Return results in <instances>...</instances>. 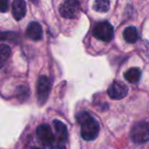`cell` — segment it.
I'll return each mask as SVG.
<instances>
[{
	"label": "cell",
	"mask_w": 149,
	"mask_h": 149,
	"mask_svg": "<svg viewBox=\"0 0 149 149\" xmlns=\"http://www.w3.org/2000/svg\"><path fill=\"white\" fill-rule=\"evenodd\" d=\"M78 120L81 125V135L84 140L92 141L99 134V124L88 112H81L78 116Z\"/></svg>",
	"instance_id": "obj_1"
},
{
	"label": "cell",
	"mask_w": 149,
	"mask_h": 149,
	"mask_svg": "<svg viewBox=\"0 0 149 149\" xmlns=\"http://www.w3.org/2000/svg\"><path fill=\"white\" fill-rule=\"evenodd\" d=\"M131 139L134 143L143 144L149 140V123L139 122L133 126L131 130Z\"/></svg>",
	"instance_id": "obj_2"
},
{
	"label": "cell",
	"mask_w": 149,
	"mask_h": 149,
	"mask_svg": "<svg viewBox=\"0 0 149 149\" xmlns=\"http://www.w3.org/2000/svg\"><path fill=\"white\" fill-rule=\"evenodd\" d=\"M93 35L95 38L101 40V41L109 42L113 38V28L107 22H102L94 27Z\"/></svg>",
	"instance_id": "obj_3"
},
{
	"label": "cell",
	"mask_w": 149,
	"mask_h": 149,
	"mask_svg": "<svg viewBox=\"0 0 149 149\" xmlns=\"http://www.w3.org/2000/svg\"><path fill=\"white\" fill-rule=\"evenodd\" d=\"M51 89V81L49 78L46 76H42L39 78L37 82V97H38V103L40 105H43L47 100L48 96Z\"/></svg>",
	"instance_id": "obj_4"
},
{
	"label": "cell",
	"mask_w": 149,
	"mask_h": 149,
	"mask_svg": "<svg viewBox=\"0 0 149 149\" xmlns=\"http://www.w3.org/2000/svg\"><path fill=\"white\" fill-rule=\"evenodd\" d=\"M80 11V3L78 0H65L59 7V13L62 17L72 19L76 17Z\"/></svg>",
	"instance_id": "obj_5"
},
{
	"label": "cell",
	"mask_w": 149,
	"mask_h": 149,
	"mask_svg": "<svg viewBox=\"0 0 149 149\" xmlns=\"http://www.w3.org/2000/svg\"><path fill=\"white\" fill-rule=\"evenodd\" d=\"M107 94L111 99H116V100L123 99L128 94V88L123 83L116 81L108 87Z\"/></svg>",
	"instance_id": "obj_6"
},
{
	"label": "cell",
	"mask_w": 149,
	"mask_h": 149,
	"mask_svg": "<svg viewBox=\"0 0 149 149\" xmlns=\"http://www.w3.org/2000/svg\"><path fill=\"white\" fill-rule=\"evenodd\" d=\"M37 136L44 145L50 146L54 143V135L48 125H41L37 128Z\"/></svg>",
	"instance_id": "obj_7"
},
{
	"label": "cell",
	"mask_w": 149,
	"mask_h": 149,
	"mask_svg": "<svg viewBox=\"0 0 149 149\" xmlns=\"http://www.w3.org/2000/svg\"><path fill=\"white\" fill-rule=\"evenodd\" d=\"M27 36L32 41H39L43 37V31L40 24L36 22H32L27 28Z\"/></svg>",
	"instance_id": "obj_8"
},
{
	"label": "cell",
	"mask_w": 149,
	"mask_h": 149,
	"mask_svg": "<svg viewBox=\"0 0 149 149\" xmlns=\"http://www.w3.org/2000/svg\"><path fill=\"white\" fill-rule=\"evenodd\" d=\"M27 4L25 0H13V15L17 21H21L26 15Z\"/></svg>",
	"instance_id": "obj_9"
},
{
	"label": "cell",
	"mask_w": 149,
	"mask_h": 149,
	"mask_svg": "<svg viewBox=\"0 0 149 149\" xmlns=\"http://www.w3.org/2000/svg\"><path fill=\"white\" fill-rule=\"evenodd\" d=\"M53 126L55 129V134H56V138H57L58 142L64 143L68 140V129L66 126L60 120H53Z\"/></svg>",
	"instance_id": "obj_10"
},
{
	"label": "cell",
	"mask_w": 149,
	"mask_h": 149,
	"mask_svg": "<svg viewBox=\"0 0 149 149\" xmlns=\"http://www.w3.org/2000/svg\"><path fill=\"white\" fill-rule=\"evenodd\" d=\"M123 37H124V39L126 40L128 43H135V42H137V40H138L139 34L135 27H128L124 30Z\"/></svg>",
	"instance_id": "obj_11"
},
{
	"label": "cell",
	"mask_w": 149,
	"mask_h": 149,
	"mask_svg": "<svg viewBox=\"0 0 149 149\" xmlns=\"http://www.w3.org/2000/svg\"><path fill=\"white\" fill-rule=\"evenodd\" d=\"M141 70L138 68H132L125 72V79L130 83H136L140 80Z\"/></svg>",
	"instance_id": "obj_12"
},
{
	"label": "cell",
	"mask_w": 149,
	"mask_h": 149,
	"mask_svg": "<svg viewBox=\"0 0 149 149\" xmlns=\"http://www.w3.org/2000/svg\"><path fill=\"white\" fill-rule=\"evenodd\" d=\"M10 47L8 45H5V44H0V68L6 63L7 60L10 58Z\"/></svg>",
	"instance_id": "obj_13"
},
{
	"label": "cell",
	"mask_w": 149,
	"mask_h": 149,
	"mask_svg": "<svg viewBox=\"0 0 149 149\" xmlns=\"http://www.w3.org/2000/svg\"><path fill=\"white\" fill-rule=\"evenodd\" d=\"M110 7V0H95L93 5L94 10L98 13H106Z\"/></svg>",
	"instance_id": "obj_14"
},
{
	"label": "cell",
	"mask_w": 149,
	"mask_h": 149,
	"mask_svg": "<svg viewBox=\"0 0 149 149\" xmlns=\"http://www.w3.org/2000/svg\"><path fill=\"white\" fill-rule=\"evenodd\" d=\"M9 0H0V13H6L8 9Z\"/></svg>",
	"instance_id": "obj_15"
},
{
	"label": "cell",
	"mask_w": 149,
	"mask_h": 149,
	"mask_svg": "<svg viewBox=\"0 0 149 149\" xmlns=\"http://www.w3.org/2000/svg\"><path fill=\"white\" fill-rule=\"evenodd\" d=\"M50 149H66L65 146L63 145V143L61 142H54L53 144L50 145Z\"/></svg>",
	"instance_id": "obj_16"
},
{
	"label": "cell",
	"mask_w": 149,
	"mask_h": 149,
	"mask_svg": "<svg viewBox=\"0 0 149 149\" xmlns=\"http://www.w3.org/2000/svg\"><path fill=\"white\" fill-rule=\"evenodd\" d=\"M32 2H34V3H38V1H39V0H31Z\"/></svg>",
	"instance_id": "obj_17"
},
{
	"label": "cell",
	"mask_w": 149,
	"mask_h": 149,
	"mask_svg": "<svg viewBox=\"0 0 149 149\" xmlns=\"http://www.w3.org/2000/svg\"><path fill=\"white\" fill-rule=\"evenodd\" d=\"M31 149H42V148H39V147H33V148H31Z\"/></svg>",
	"instance_id": "obj_18"
},
{
	"label": "cell",
	"mask_w": 149,
	"mask_h": 149,
	"mask_svg": "<svg viewBox=\"0 0 149 149\" xmlns=\"http://www.w3.org/2000/svg\"><path fill=\"white\" fill-rule=\"evenodd\" d=\"M78 1H79V0H78Z\"/></svg>",
	"instance_id": "obj_19"
}]
</instances>
